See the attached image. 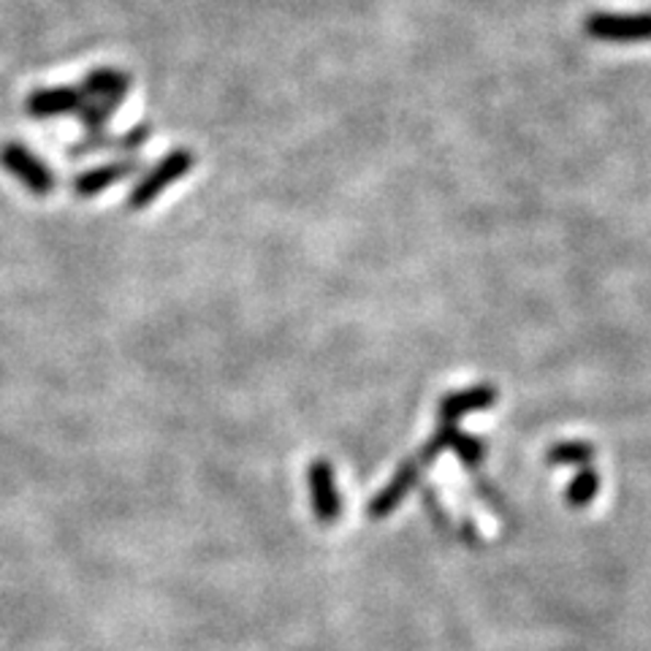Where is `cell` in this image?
Here are the masks:
<instances>
[{"instance_id":"obj_1","label":"cell","mask_w":651,"mask_h":651,"mask_svg":"<svg viewBox=\"0 0 651 651\" xmlns=\"http://www.w3.org/2000/svg\"><path fill=\"white\" fill-rule=\"evenodd\" d=\"M196 163L198 158L188 150V147H177V150L166 152V155H163L161 161H158L155 166H152L150 172L133 185V190H130L128 196V207L130 209L150 207L152 201H158V196H161L163 190L172 188L174 183H179V179L196 166Z\"/></svg>"},{"instance_id":"obj_2","label":"cell","mask_w":651,"mask_h":651,"mask_svg":"<svg viewBox=\"0 0 651 651\" xmlns=\"http://www.w3.org/2000/svg\"><path fill=\"white\" fill-rule=\"evenodd\" d=\"M0 166H3L16 183L25 185L33 196L44 198L55 190L53 166H49L44 158H38L27 144L5 141V144L0 147Z\"/></svg>"},{"instance_id":"obj_3","label":"cell","mask_w":651,"mask_h":651,"mask_svg":"<svg viewBox=\"0 0 651 651\" xmlns=\"http://www.w3.org/2000/svg\"><path fill=\"white\" fill-rule=\"evenodd\" d=\"M584 33L594 42L605 44L651 42V11H638V14L597 11V14H589L584 20Z\"/></svg>"},{"instance_id":"obj_4","label":"cell","mask_w":651,"mask_h":651,"mask_svg":"<svg viewBox=\"0 0 651 651\" xmlns=\"http://www.w3.org/2000/svg\"><path fill=\"white\" fill-rule=\"evenodd\" d=\"M84 93L79 84H53V88H36L27 93L25 112L33 120H55V117H66L82 109Z\"/></svg>"},{"instance_id":"obj_5","label":"cell","mask_w":651,"mask_h":651,"mask_svg":"<svg viewBox=\"0 0 651 651\" xmlns=\"http://www.w3.org/2000/svg\"><path fill=\"white\" fill-rule=\"evenodd\" d=\"M150 133H152V128L147 126V123H141V126L130 128L120 136L104 130V133L84 136L82 141L71 144L68 155H71L73 161H77V158H84V155H98V152H117V155H130V152H136L147 139H150Z\"/></svg>"},{"instance_id":"obj_6","label":"cell","mask_w":651,"mask_h":651,"mask_svg":"<svg viewBox=\"0 0 651 651\" xmlns=\"http://www.w3.org/2000/svg\"><path fill=\"white\" fill-rule=\"evenodd\" d=\"M130 84H133V79H130L128 71L115 66H101L93 68L79 82V90L84 93V101H104V104L120 106L128 98Z\"/></svg>"},{"instance_id":"obj_7","label":"cell","mask_w":651,"mask_h":651,"mask_svg":"<svg viewBox=\"0 0 651 651\" xmlns=\"http://www.w3.org/2000/svg\"><path fill=\"white\" fill-rule=\"evenodd\" d=\"M141 168V163L136 161V158H123V161H112V163H104V166H95L90 168V172H82L77 174V179H73V196L77 198H95L98 194H104V190L115 188L117 183H123V179H128L130 174H136Z\"/></svg>"},{"instance_id":"obj_8","label":"cell","mask_w":651,"mask_h":651,"mask_svg":"<svg viewBox=\"0 0 651 651\" xmlns=\"http://www.w3.org/2000/svg\"><path fill=\"white\" fill-rule=\"evenodd\" d=\"M310 491H313L315 516L321 519V524H334L339 519V495L332 464L315 462L310 467Z\"/></svg>"},{"instance_id":"obj_9","label":"cell","mask_w":651,"mask_h":651,"mask_svg":"<svg viewBox=\"0 0 651 651\" xmlns=\"http://www.w3.org/2000/svg\"><path fill=\"white\" fill-rule=\"evenodd\" d=\"M418 475H421V462H412V458H410V462L402 464V467L396 469L394 478H391V484L386 486V489H383L381 495H377L375 500H372L370 516L372 519L388 516V513L394 511V508L399 505L402 500H405L407 491H410L412 486H416Z\"/></svg>"},{"instance_id":"obj_10","label":"cell","mask_w":651,"mask_h":651,"mask_svg":"<svg viewBox=\"0 0 651 651\" xmlns=\"http://www.w3.org/2000/svg\"><path fill=\"white\" fill-rule=\"evenodd\" d=\"M495 399H497V394H495V388H491V386L458 391V394L445 396V399L440 402V416H443V421L456 423V418L467 416V412L491 407V405H495Z\"/></svg>"},{"instance_id":"obj_11","label":"cell","mask_w":651,"mask_h":651,"mask_svg":"<svg viewBox=\"0 0 651 651\" xmlns=\"http://www.w3.org/2000/svg\"><path fill=\"white\" fill-rule=\"evenodd\" d=\"M115 112H117V106L104 104V101H84L82 109L77 112V120L82 123L84 136L104 133L106 126L112 123V117H115Z\"/></svg>"},{"instance_id":"obj_12","label":"cell","mask_w":651,"mask_h":651,"mask_svg":"<svg viewBox=\"0 0 651 651\" xmlns=\"http://www.w3.org/2000/svg\"><path fill=\"white\" fill-rule=\"evenodd\" d=\"M600 489V480L594 469H581L579 475L573 478V484L568 486V502L573 508H586L589 502L594 500Z\"/></svg>"},{"instance_id":"obj_13","label":"cell","mask_w":651,"mask_h":651,"mask_svg":"<svg viewBox=\"0 0 651 651\" xmlns=\"http://www.w3.org/2000/svg\"><path fill=\"white\" fill-rule=\"evenodd\" d=\"M594 449L586 443H565V445H557V449L551 451V462L554 464H586L589 458H592Z\"/></svg>"},{"instance_id":"obj_14","label":"cell","mask_w":651,"mask_h":651,"mask_svg":"<svg viewBox=\"0 0 651 651\" xmlns=\"http://www.w3.org/2000/svg\"><path fill=\"white\" fill-rule=\"evenodd\" d=\"M454 449L456 454L462 456L464 464H478L480 454H484V445H480L475 438H467V434H458Z\"/></svg>"}]
</instances>
